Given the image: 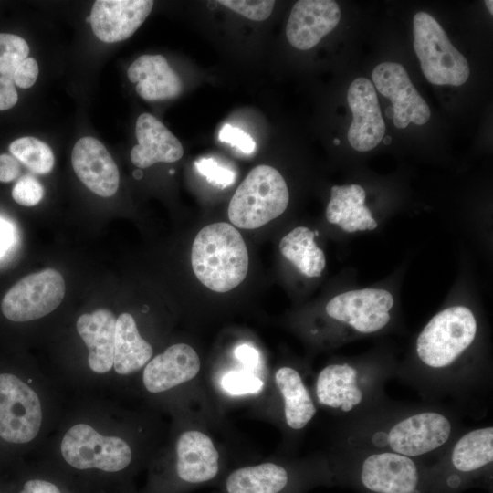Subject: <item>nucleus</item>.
Masks as SVG:
<instances>
[{"label": "nucleus", "mask_w": 493, "mask_h": 493, "mask_svg": "<svg viewBox=\"0 0 493 493\" xmlns=\"http://www.w3.org/2000/svg\"><path fill=\"white\" fill-rule=\"evenodd\" d=\"M235 356L245 366L255 368L259 362L258 351L248 344H241L235 350Z\"/></svg>", "instance_id": "obj_39"}, {"label": "nucleus", "mask_w": 493, "mask_h": 493, "mask_svg": "<svg viewBox=\"0 0 493 493\" xmlns=\"http://www.w3.org/2000/svg\"><path fill=\"white\" fill-rule=\"evenodd\" d=\"M348 103L352 112V121L348 131V141L358 152L375 148L385 134L375 88L368 79L360 77L350 85Z\"/></svg>", "instance_id": "obj_13"}, {"label": "nucleus", "mask_w": 493, "mask_h": 493, "mask_svg": "<svg viewBox=\"0 0 493 493\" xmlns=\"http://www.w3.org/2000/svg\"><path fill=\"white\" fill-rule=\"evenodd\" d=\"M127 75L136 83V92L145 100L173 99L183 90V82L162 55H142L129 67Z\"/></svg>", "instance_id": "obj_20"}, {"label": "nucleus", "mask_w": 493, "mask_h": 493, "mask_svg": "<svg viewBox=\"0 0 493 493\" xmlns=\"http://www.w3.org/2000/svg\"><path fill=\"white\" fill-rule=\"evenodd\" d=\"M152 347L139 333L133 317L121 314L116 320L113 367L121 375L141 370L152 356Z\"/></svg>", "instance_id": "obj_23"}, {"label": "nucleus", "mask_w": 493, "mask_h": 493, "mask_svg": "<svg viewBox=\"0 0 493 493\" xmlns=\"http://www.w3.org/2000/svg\"><path fill=\"white\" fill-rule=\"evenodd\" d=\"M372 77L376 89L393 103V120L396 128H406L410 122L424 125L429 121V106L401 64L383 62L374 68Z\"/></svg>", "instance_id": "obj_11"}, {"label": "nucleus", "mask_w": 493, "mask_h": 493, "mask_svg": "<svg viewBox=\"0 0 493 493\" xmlns=\"http://www.w3.org/2000/svg\"><path fill=\"white\" fill-rule=\"evenodd\" d=\"M201 368L195 350L186 343L168 347L145 365L142 382L152 393L168 391L194 379Z\"/></svg>", "instance_id": "obj_17"}, {"label": "nucleus", "mask_w": 493, "mask_h": 493, "mask_svg": "<svg viewBox=\"0 0 493 493\" xmlns=\"http://www.w3.org/2000/svg\"><path fill=\"white\" fill-rule=\"evenodd\" d=\"M288 475L285 467L267 462L234 470L226 478L227 493H279Z\"/></svg>", "instance_id": "obj_27"}, {"label": "nucleus", "mask_w": 493, "mask_h": 493, "mask_svg": "<svg viewBox=\"0 0 493 493\" xmlns=\"http://www.w3.org/2000/svg\"><path fill=\"white\" fill-rule=\"evenodd\" d=\"M18 95L12 76L0 77V110H5L16 105Z\"/></svg>", "instance_id": "obj_36"}, {"label": "nucleus", "mask_w": 493, "mask_h": 493, "mask_svg": "<svg viewBox=\"0 0 493 493\" xmlns=\"http://www.w3.org/2000/svg\"><path fill=\"white\" fill-rule=\"evenodd\" d=\"M116 320L106 309L82 314L77 320V330L89 350V366L96 373H106L113 366Z\"/></svg>", "instance_id": "obj_21"}, {"label": "nucleus", "mask_w": 493, "mask_h": 493, "mask_svg": "<svg viewBox=\"0 0 493 493\" xmlns=\"http://www.w3.org/2000/svg\"><path fill=\"white\" fill-rule=\"evenodd\" d=\"M135 134L138 144L131 152V160L138 168H147L156 163H173L183 157L180 141L150 113L138 117Z\"/></svg>", "instance_id": "obj_19"}, {"label": "nucleus", "mask_w": 493, "mask_h": 493, "mask_svg": "<svg viewBox=\"0 0 493 493\" xmlns=\"http://www.w3.org/2000/svg\"><path fill=\"white\" fill-rule=\"evenodd\" d=\"M382 377L350 362L331 363L318 374L315 393L320 404L342 414L365 408L380 389Z\"/></svg>", "instance_id": "obj_7"}, {"label": "nucleus", "mask_w": 493, "mask_h": 493, "mask_svg": "<svg viewBox=\"0 0 493 493\" xmlns=\"http://www.w3.org/2000/svg\"><path fill=\"white\" fill-rule=\"evenodd\" d=\"M11 236L10 226L0 220V256L11 243Z\"/></svg>", "instance_id": "obj_40"}, {"label": "nucleus", "mask_w": 493, "mask_h": 493, "mask_svg": "<svg viewBox=\"0 0 493 493\" xmlns=\"http://www.w3.org/2000/svg\"><path fill=\"white\" fill-rule=\"evenodd\" d=\"M340 18L341 10L335 1H298L287 23V38L299 50L310 49L337 26Z\"/></svg>", "instance_id": "obj_15"}, {"label": "nucleus", "mask_w": 493, "mask_h": 493, "mask_svg": "<svg viewBox=\"0 0 493 493\" xmlns=\"http://www.w3.org/2000/svg\"><path fill=\"white\" fill-rule=\"evenodd\" d=\"M29 53L26 41L19 36L0 33V73L12 76Z\"/></svg>", "instance_id": "obj_29"}, {"label": "nucleus", "mask_w": 493, "mask_h": 493, "mask_svg": "<svg viewBox=\"0 0 493 493\" xmlns=\"http://www.w3.org/2000/svg\"><path fill=\"white\" fill-rule=\"evenodd\" d=\"M195 168L212 185L226 188L234 184L236 173L218 163L213 158H201L194 163Z\"/></svg>", "instance_id": "obj_32"}, {"label": "nucleus", "mask_w": 493, "mask_h": 493, "mask_svg": "<svg viewBox=\"0 0 493 493\" xmlns=\"http://www.w3.org/2000/svg\"><path fill=\"white\" fill-rule=\"evenodd\" d=\"M385 113H386V116H387L389 119H393V107L390 106V107H388L387 109H385Z\"/></svg>", "instance_id": "obj_41"}, {"label": "nucleus", "mask_w": 493, "mask_h": 493, "mask_svg": "<svg viewBox=\"0 0 493 493\" xmlns=\"http://www.w3.org/2000/svg\"><path fill=\"white\" fill-rule=\"evenodd\" d=\"M218 3L254 21H263L268 18L275 5V1L272 0H220Z\"/></svg>", "instance_id": "obj_31"}, {"label": "nucleus", "mask_w": 493, "mask_h": 493, "mask_svg": "<svg viewBox=\"0 0 493 493\" xmlns=\"http://www.w3.org/2000/svg\"><path fill=\"white\" fill-rule=\"evenodd\" d=\"M42 408L37 393L20 378L0 374V437L25 444L38 434Z\"/></svg>", "instance_id": "obj_9"}, {"label": "nucleus", "mask_w": 493, "mask_h": 493, "mask_svg": "<svg viewBox=\"0 0 493 493\" xmlns=\"http://www.w3.org/2000/svg\"><path fill=\"white\" fill-rule=\"evenodd\" d=\"M153 4L151 0H97L89 16L91 28L103 42L125 40L144 22Z\"/></svg>", "instance_id": "obj_14"}, {"label": "nucleus", "mask_w": 493, "mask_h": 493, "mask_svg": "<svg viewBox=\"0 0 493 493\" xmlns=\"http://www.w3.org/2000/svg\"><path fill=\"white\" fill-rule=\"evenodd\" d=\"M44 194L42 184L34 177L26 175L21 177L12 190L13 199L23 206L37 205Z\"/></svg>", "instance_id": "obj_33"}, {"label": "nucleus", "mask_w": 493, "mask_h": 493, "mask_svg": "<svg viewBox=\"0 0 493 493\" xmlns=\"http://www.w3.org/2000/svg\"><path fill=\"white\" fill-rule=\"evenodd\" d=\"M368 426L349 438L354 451H388L416 458L446 449L455 439L453 418L437 409H419Z\"/></svg>", "instance_id": "obj_1"}, {"label": "nucleus", "mask_w": 493, "mask_h": 493, "mask_svg": "<svg viewBox=\"0 0 493 493\" xmlns=\"http://www.w3.org/2000/svg\"><path fill=\"white\" fill-rule=\"evenodd\" d=\"M394 305L393 295L383 288L342 292L326 305L327 315L356 334H373L384 329Z\"/></svg>", "instance_id": "obj_10"}, {"label": "nucleus", "mask_w": 493, "mask_h": 493, "mask_svg": "<svg viewBox=\"0 0 493 493\" xmlns=\"http://www.w3.org/2000/svg\"><path fill=\"white\" fill-rule=\"evenodd\" d=\"M363 453L360 467L362 485L374 493H420L419 472L414 458L388 451Z\"/></svg>", "instance_id": "obj_12"}, {"label": "nucleus", "mask_w": 493, "mask_h": 493, "mask_svg": "<svg viewBox=\"0 0 493 493\" xmlns=\"http://www.w3.org/2000/svg\"><path fill=\"white\" fill-rule=\"evenodd\" d=\"M133 176L137 179H140L142 176V173H141V171L138 170L133 173Z\"/></svg>", "instance_id": "obj_44"}, {"label": "nucleus", "mask_w": 493, "mask_h": 493, "mask_svg": "<svg viewBox=\"0 0 493 493\" xmlns=\"http://www.w3.org/2000/svg\"><path fill=\"white\" fill-rule=\"evenodd\" d=\"M18 161L11 155H0V182L8 183L16 179L20 174Z\"/></svg>", "instance_id": "obj_37"}, {"label": "nucleus", "mask_w": 493, "mask_h": 493, "mask_svg": "<svg viewBox=\"0 0 493 493\" xmlns=\"http://www.w3.org/2000/svg\"><path fill=\"white\" fill-rule=\"evenodd\" d=\"M485 3H486V5H487L488 11H489L490 14L492 15V14H493V8H492V6H493V2H492L491 0H487V1H485Z\"/></svg>", "instance_id": "obj_42"}, {"label": "nucleus", "mask_w": 493, "mask_h": 493, "mask_svg": "<svg viewBox=\"0 0 493 493\" xmlns=\"http://www.w3.org/2000/svg\"><path fill=\"white\" fill-rule=\"evenodd\" d=\"M451 467L459 473H472L493 461V428L469 430L455 438L446 451Z\"/></svg>", "instance_id": "obj_25"}, {"label": "nucleus", "mask_w": 493, "mask_h": 493, "mask_svg": "<svg viewBox=\"0 0 493 493\" xmlns=\"http://www.w3.org/2000/svg\"><path fill=\"white\" fill-rule=\"evenodd\" d=\"M71 163L79 179L94 194L110 197L119 187L118 167L105 146L89 136L80 138L74 145Z\"/></svg>", "instance_id": "obj_16"}, {"label": "nucleus", "mask_w": 493, "mask_h": 493, "mask_svg": "<svg viewBox=\"0 0 493 493\" xmlns=\"http://www.w3.org/2000/svg\"><path fill=\"white\" fill-rule=\"evenodd\" d=\"M9 150L16 160L36 173H47L54 166L51 148L35 137H21L10 144Z\"/></svg>", "instance_id": "obj_28"}, {"label": "nucleus", "mask_w": 493, "mask_h": 493, "mask_svg": "<svg viewBox=\"0 0 493 493\" xmlns=\"http://www.w3.org/2000/svg\"><path fill=\"white\" fill-rule=\"evenodd\" d=\"M477 333V319L469 308L448 307L432 317L417 336L416 358L427 372L445 374L474 344Z\"/></svg>", "instance_id": "obj_3"}, {"label": "nucleus", "mask_w": 493, "mask_h": 493, "mask_svg": "<svg viewBox=\"0 0 493 493\" xmlns=\"http://www.w3.org/2000/svg\"><path fill=\"white\" fill-rule=\"evenodd\" d=\"M383 143L385 145L390 144L391 142H392V137L391 136H386V137L383 138Z\"/></svg>", "instance_id": "obj_43"}, {"label": "nucleus", "mask_w": 493, "mask_h": 493, "mask_svg": "<svg viewBox=\"0 0 493 493\" xmlns=\"http://www.w3.org/2000/svg\"><path fill=\"white\" fill-rule=\"evenodd\" d=\"M333 143H334L335 145H339V144H340V140H339V139H334V140H333Z\"/></svg>", "instance_id": "obj_45"}, {"label": "nucleus", "mask_w": 493, "mask_h": 493, "mask_svg": "<svg viewBox=\"0 0 493 493\" xmlns=\"http://www.w3.org/2000/svg\"><path fill=\"white\" fill-rule=\"evenodd\" d=\"M176 474L191 484L212 480L219 470V454L211 437L198 430L183 432L175 446Z\"/></svg>", "instance_id": "obj_18"}, {"label": "nucleus", "mask_w": 493, "mask_h": 493, "mask_svg": "<svg viewBox=\"0 0 493 493\" xmlns=\"http://www.w3.org/2000/svg\"><path fill=\"white\" fill-rule=\"evenodd\" d=\"M19 493H62L54 482L44 478H33L26 481Z\"/></svg>", "instance_id": "obj_38"}, {"label": "nucleus", "mask_w": 493, "mask_h": 493, "mask_svg": "<svg viewBox=\"0 0 493 493\" xmlns=\"http://www.w3.org/2000/svg\"><path fill=\"white\" fill-rule=\"evenodd\" d=\"M315 233L306 226L292 229L279 243L282 256L308 278H318L326 267V257L314 241Z\"/></svg>", "instance_id": "obj_26"}, {"label": "nucleus", "mask_w": 493, "mask_h": 493, "mask_svg": "<svg viewBox=\"0 0 493 493\" xmlns=\"http://www.w3.org/2000/svg\"><path fill=\"white\" fill-rule=\"evenodd\" d=\"M218 139L223 142L236 147L246 154L252 153L256 149V142L248 133L230 124H225L222 127L219 131Z\"/></svg>", "instance_id": "obj_34"}, {"label": "nucleus", "mask_w": 493, "mask_h": 493, "mask_svg": "<svg viewBox=\"0 0 493 493\" xmlns=\"http://www.w3.org/2000/svg\"><path fill=\"white\" fill-rule=\"evenodd\" d=\"M275 383L283 397L286 424L293 430L303 429L313 419L317 409L299 372L283 366L277 370Z\"/></svg>", "instance_id": "obj_24"}, {"label": "nucleus", "mask_w": 493, "mask_h": 493, "mask_svg": "<svg viewBox=\"0 0 493 493\" xmlns=\"http://www.w3.org/2000/svg\"><path fill=\"white\" fill-rule=\"evenodd\" d=\"M414 48L426 79L435 85L460 86L469 77L466 58L452 45L440 24L428 13L414 17Z\"/></svg>", "instance_id": "obj_5"}, {"label": "nucleus", "mask_w": 493, "mask_h": 493, "mask_svg": "<svg viewBox=\"0 0 493 493\" xmlns=\"http://www.w3.org/2000/svg\"><path fill=\"white\" fill-rule=\"evenodd\" d=\"M38 65L35 58H26L12 74L13 81L22 89L32 87L38 76Z\"/></svg>", "instance_id": "obj_35"}, {"label": "nucleus", "mask_w": 493, "mask_h": 493, "mask_svg": "<svg viewBox=\"0 0 493 493\" xmlns=\"http://www.w3.org/2000/svg\"><path fill=\"white\" fill-rule=\"evenodd\" d=\"M86 21L90 23V16H88V17L86 18Z\"/></svg>", "instance_id": "obj_46"}, {"label": "nucleus", "mask_w": 493, "mask_h": 493, "mask_svg": "<svg viewBox=\"0 0 493 493\" xmlns=\"http://www.w3.org/2000/svg\"><path fill=\"white\" fill-rule=\"evenodd\" d=\"M198 280L215 292L236 288L248 270V253L239 231L226 222L203 227L196 235L191 254Z\"/></svg>", "instance_id": "obj_2"}, {"label": "nucleus", "mask_w": 493, "mask_h": 493, "mask_svg": "<svg viewBox=\"0 0 493 493\" xmlns=\"http://www.w3.org/2000/svg\"><path fill=\"white\" fill-rule=\"evenodd\" d=\"M366 193L359 184L334 185L326 209V218L347 233L374 230L378 226L365 205Z\"/></svg>", "instance_id": "obj_22"}, {"label": "nucleus", "mask_w": 493, "mask_h": 493, "mask_svg": "<svg viewBox=\"0 0 493 493\" xmlns=\"http://www.w3.org/2000/svg\"><path fill=\"white\" fill-rule=\"evenodd\" d=\"M65 291L64 278L56 269L29 274L17 281L3 298V314L16 322L40 319L59 306Z\"/></svg>", "instance_id": "obj_8"}, {"label": "nucleus", "mask_w": 493, "mask_h": 493, "mask_svg": "<svg viewBox=\"0 0 493 493\" xmlns=\"http://www.w3.org/2000/svg\"><path fill=\"white\" fill-rule=\"evenodd\" d=\"M288 201V185L280 173L269 165H257L232 196L228 218L239 228L256 229L282 215Z\"/></svg>", "instance_id": "obj_4"}, {"label": "nucleus", "mask_w": 493, "mask_h": 493, "mask_svg": "<svg viewBox=\"0 0 493 493\" xmlns=\"http://www.w3.org/2000/svg\"><path fill=\"white\" fill-rule=\"evenodd\" d=\"M61 455L77 470L118 473L128 467L132 453L129 444L119 436L103 435L87 424H77L64 435Z\"/></svg>", "instance_id": "obj_6"}, {"label": "nucleus", "mask_w": 493, "mask_h": 493, "mask_svg": "<svg viewBox=\"0 0 493 493\" xmlns=\"http://www.w3.org/2000/svg\"><path fill=\"white\" fill-rule=\"evenodd\" d=\"M263 385L261 379L246 371H231L222 379L224 390L234 395L257 393Z\"/></svg>", "instance_id": "obj_30"}]
</instances>
